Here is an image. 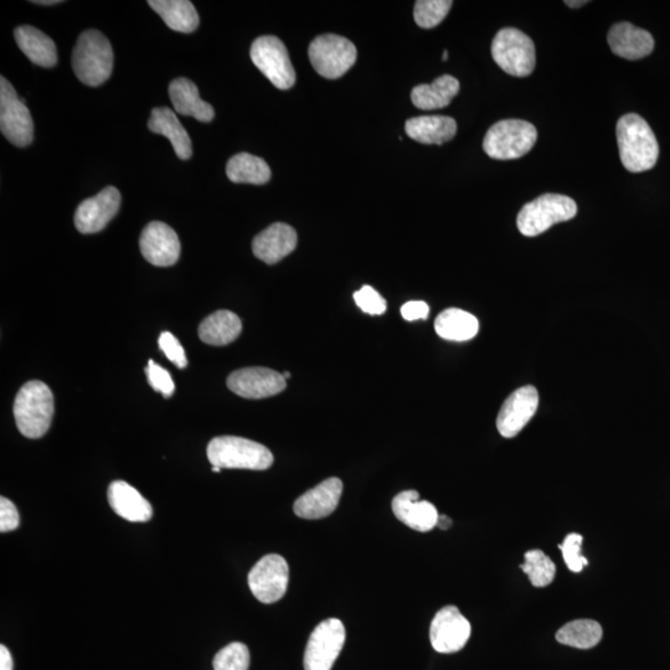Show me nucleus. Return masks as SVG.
<instances>
[{"instance_id":"nucleus-27","label":"nucleus","mask_w":670,"mask_h":670,"mask_svg":"<svg viewBox=\"0 0 670 670\" xmlns=\"http://www.w3.org/2000/svg\"><path fill=\"white\" fill-rule=\"evenodd\" d=\"M458 92L460 81L451 75H443L431 85L416 86L411 92V101L420 110H440L450 105Z\"/></svg>"},{"instance_id":"nucleus-20","label":"nucleus","mask_w":670,"mask_h":670,"mask_svg":"<svg viewBox=\"0 0 670 670\" xmlns=\"http://www.w3.org/2000/svg\"><path fill=\"white\" fill-rule=\"evenodd\" d=\"M393 512L395 517L416 532L427 533L437 527L438 515L434 504L420 501L416 491L401 492L394 498Z\"/></svg>"},{"instance_id":"nucleus-46","label":"nucleus","mask_w":670,"mask_h":670,"mask_svg":"<svg viewBox=\"0 0 670 670\" xmlns=\"http://www.w3.org/2000/svg\"><path fill=\"white\" fill-rule=\"evenodd\" d=\"M283 378H285L286 380H287V379H290V378H291V373H290V371H287V373L283 374Z\"/></svg>"},{"instance_id":"nucleus-44","label":"nucleus","mask_w":670,"mask_h":670,"mask_svg":"<svg viewBox=\"0 0 670 670\" xmlns=\"http://www.w3.org/2000/svg\"><path fill=\"white\" fill-rule=\"evenodd\" d=\"M33 3L39 4V5H56V4H60L61 2H60V0H43V2H40V0H35V2H33Z\"/></svg>"},{"instance_id":"nucleus-40","label":"nucleus","mask_w":670,"mask_h":670,"mask_svg":"<svg viewBox=\"0 0 670 670\" xmlns=\"http://www.w3.org/2000/svg\"><path fill=\"white\" fill-rule=\"evenodd\" d=\"M19 527L17 507L8 498H0V532L9 533Z\"/></svg>"},{"instance_id":"nucleus-38","label":"nucleus","mask_w":670,"mask_h":670,"mask_svg":"<svg viewBox=\"0 0 670 670\" xmlns=\"http://www.w3.org/2000/svg\"><path fill=\"white\" fill-rule=\"evenodd\" d=\"M146 374L149 385H151L154 390L158 391V393H161L164 398H170V396L173 395L175 384L172 376H170L166 369L159 367L153 360H149Z\"/></svg>"},{"instance_id":"nucleus-28","label":"nucleus","mask_w":670,"mask_h":670,"mask_svg":"<svg viewBox=\"0 0 670 670\" xmlns=\"http://www.w3.org/2000/svg\"><path fill=\"white\" fill-rule=\"evenodd\" d=\"M148 4L174 32L190 34L199 27L197 9L189 0H149Z\"/></svg>"},{"instance_id":"nucleus-43","label":"nucleus","mask_w":670,"mask_h":670,"mask_svg":"<svg viewBox=\"0 0 670 670\" xmlns=\"http://www.w3.org/2000/svg\"><path fill=\"white\" fill-rule=\"evenodd\" d=\"M452 525V520L447 517V515H440L438 517L437 527L443 530L450 528Z\"/></svg>"},{"instance_id":"nucleus-9","label":"nucleus","mask_w":670,"mask_h":670,"mask_svg":"<svg viewBox=\"0 0 670 670\" xmlns=\"http://www.w3.org/2000/svg\"><path fill=\"white\" fill-rule=\"evenodd\" d=\"M252 63L277 89H291L296 82V72L285 44L276 36H260L251 46Z\"/></svg>"},{"instance_id":"nucleus-32","label":"nucleus","mask_w":670,"mask_h":670,"mask_svg":"<svg viewBox=\"0 0 670 670\" xmlns=\"http://www.w3.org/2000/svg\"><path fill=\"white\" fill-rule=\"evenodd\" d=\"M602 627L599 622L592 620H576L566 623L556 633V639L565 646L590 649L601 642Z\"/></svg>"},{"instance_id":"nucleus-13","label":"nucleus","mask_w":670,"mask_h":670,"mask_svg":"<svg viewBox=\"0 0 670 670\" xmlns=\"http://www.w3.org/2000/svg\"><path fill=\"white\" fill-rule=\"evenodd\" d=\"M471 632V623L456 606L443 607L431 623L432 647L438 653H456L465 648Z\"/></svg>"},{"instance_id":"nucleus-18","label":"nucleus","mask_w":670,"mask_h":670,"mask_svg":"<svg viewBox=\"0 0 670 670\" xmlns=\"http://www.w3.org/2000/svg\"><path fill=\"white\" fill-rule=\"evenodd\" d=\"M343 493V482L339 478H329L309 489L297 499L293 510L302 519H322L337 509Z\"/></svg>"},{"instance_id":"nucleus-1","label":"nucleus","mask_w":670,"mask_h":670,"mask_svg":"<svg viewBox=\"0 0 670 670\" xmlns=\"http://www.w3.org/2000/svg\"><path fill=\"white\" fill-rule=\"evenodd\" d=\"M620 157L628 172L642 173L656 166L659 146L656 134L636 113L620 118L616 128Z\"/></svg>"},{"instance_id":"nucleus-30","label":"nucleus","mask_w":670,"mask_h":670,"mask_svg":"<svg viewBox=\"0 0 670 670\" xmlns=\"http://www.w3.org/2000/svg\"><path fill=\"white\" fill-rule=\"evenodd\" d=\"M436 333L451 342H467L479 331L478 319L473 314L458 308H448L438 314L435 322Z\"/></svg>"},{"instance_id":"nucleus-5","label":"nucleus","mask_w":670,"mask_h":670,"mask_svg":"<svg viewBox=\"0 0 670 670\" xmlns=\"http://www.w3.org/2000/svg\"><path fill=\"white\" fill-rule=\"evenodd\" d=\"M577 205L566 195L544 194L525 204L520 210L517 225L524 236L534 237L548 231L551 226L574 219Z\"/></svg>"},{"instance_id":"nucleus-47","label":"nucleus","mask_w":670,"mask_h":670,"mask_svg":"<svg viewBox=\"0 0 670 670\" xmlns=\"http://www.w3.org/2000/svg\"><path fill=\"white\" fill-rule=\"evenodd\" d=\"M442 60H443V61H447V60H448V51H445V53H443Z\"/></svg>"},{"instance_id":"nucleus-22","label":"nucleus","mask_w":670,"mask_h":670,"mask_svg":"<svg viewBox=\"0 0 670 670\" xmlns=\"http://www.w3.org/2000/svg\"><path fill=\"white\" fill-rule=\"evenodd\" d=\"M108 503L117 515L132 523H147L153 517L151 503L136 488L123 481L111 483Z\"/></svg>"},{"instance_id":"nucleus-17","label":"nucleus","mask_w":670,"mask_h":670,"mask_svg":"<svg viewBox=\"0 0 670 670\" xmlns=\"http://www.w3.org/2000/svg\"><path fill=\"white\" fill-rule=\"evenodd\" d=\"M141 252L149 264L169 267L177 264L180 241L177 233L161 221H153L144 228L139 240Z\"/></svg>"},{"instance_id":"nucleus-25","label":"nucleus","mask_w":670,"mask_h":670,"mask_svg":"<svg viewBox=\"0 0 670 670\" xmlns=\"http://www.w3.org/2000/svg\"><path fill=\"white\" fill-rule=\"evenodd\" d=\"M14 38L17 40L20 50L33 64L46 67H54L58 64V51L54 40L39 29L22 25L15 29Z\"/></svg>"},{"instance_id":"nucleus-31","label":"nucleus","mask_w":670,"mask_h":670,"mask_svg":"<svg viewBox=\"0 0 670 670\" xmlns=\"http://www.w3.org/2000/svg\"><path fill=\"white\" fill-rule=\"evenodd\" d=\"M226 175L233 183L262 185L270 182L271 169L264 159L239 153L228 162Z\"/></svg>"},{"instance_id":"nucleus-29","label":"nucleus","mask_w":670,"mask_h":670,"mask_svg":"<svg viewBox=\"0 0 670 670\" xmlns=\"http://www.w3.org/2000/svg\"><path fill=\"white\" fill-rule=\"evenodd\" d=\"M241 319L230 311H218L205 318L199 327V337L205 344L223 347L239 338Z\"/></svg>"},{"instance_id":"nucleus-7","label":"nucleus","mask_w":670,"mask_h":670,"mask_svg":"<svg viewBox=\"0 0 670 670\" xmlns=\"http://www.w3.org/2000/svg\"><path fill=\"white\" fill-rule=\"evenodd\" d=\"M357 54L352 41L334 34L318 36L308 49L313 69L329 80L347 74L357 61Z\"/></svg>"},{"instance_id":"nucleus-33","label":"nucleus","mask_w":670,"mask_h":670,"mask_svg":"<svg viewBox=\"0 0 670 670\" xmlns=\"http://www.w3.org/2000/svg\"><path fill=\"white\" fill-rule=\"evenodd\" d=\"M525 563L520 565L534 587H546L554 581L556 566L553 560L541 550H530L524 555Z\"/></svg>"},{"instance_id":"nucleus-10","label":"nucleus","mask_w":670,"mask_h":670,"mask_svg":"<svg viewBox=\"0 0 670 670\" xmlns=\"http://www.w3.org/2000/svg\"><path fill=\"white\" fill-rule=\"evenodd\" d=\"M0 130L14 146L24 148L33 143V117L4 76L0 77Z\"/></svg>"},{"instance_id":"nucleus-39","label":"nucleus","mask_w":670,"mask_h":670,"mask_svg":"<svg viewBox=\"0 0 670 670\" xmlns=\"http://www.w3.org/2000/svg\"><path fill=\"white\" fill-rule=\"evenodd\" d=\"M159 348L166 357L179 369L187 368L188 360L185 355L184 348L179 340L174 337L172 333L164 332L159 337Z\"/></svg>"},{"instance_id":"nucleus-12","label":"nucleus","mask_w":670,"mask_h":670,"mask_svg":"<svg viewBox=\"0 0 670 670\" xmlns=\"http://www.w3.org/2000/svg\"><path fill=\"white\" fill-rule=\"evenodd\" d=\"M290 569L281 555L270 554L264 556L249 574V587L262 603H275L285 596Z\"/></svg>"},{"instance_id":"nucleus-14","label":"nucleus","mask_w":670,"mask_h":670,"mask_svg":"<svg viewBox=\"0 0 670 670\" xmlns=\"http://www.w3.org/2000/svg\"><path fill=\"white\" fill-rule=\"evenodd\" d=\"M121 206V193L107 187L95 197L82 201L75 213V226L81 234H96L115 218Z\"/></svg>"},{"instance_id":"nucleus-21","label":"nucleus","mask_w":670,"mask_h":670,"mask_svg":"<svg viewBox=\"0 0 670 670\" xmlns=\"http://www.w3.org/2000/svg\"><path fill=\"white\" fill-rule=\"evenodd\" d=\"M612 53L627 60L646 58L654 49V39L647 30L631 23L613 25L607 36Z\"/></svg>"},{"instance_id":"nucleus-8","label":"nucleus","mask_w":670,"mask_h":670,"mask_svg":"<svg viewBox=\"0 0 670 670\" xmlns=\"http://www.w3.org/2000/svg\"><path fill=\"white\" fill-rule=\"evenodd\" d=\"M492 56L507 74L525 77L535 69L536 56L533 40L515 28L502 29L493 39Z\"/></svg>"},{"instance_id":"nucleus-45","label":"nucleus","mask_w":670,"mask_h":670,"mask_svg":"<svg viewBox=\"0 0 670 670\" xmlns=\"http://www.w3.org/2000/svg\"><path fill=\"white\" fill-rule=\"evenodd\" d=\"M586 3L587 2H585V0H581V2H570V0H568V2H565V4L569 5L570 8H580L582 7V5H585Z\"/></svg>"},{"instance_id":"nucleus-11","label":"nucleus","mask_w":670,"mask_h":670,"mask_svg":"<svg viewBox=\"0 0 670 670\" xmlns=\"http://www.w3.org/2000/svg\"><path fill=\"white\" fill-rule=\"evenodd\" d=\"M345 643V627L338 618L319 623L308 639L304 669L331 670Z\"/></svg>"},{"instance_id":"nucleus-23","label":"nucleus","mask_w":670,"mask_h":670,"mask_svg":"<svg viewBox=\"0 0 670 670\" xmlns=\"http://www.w3.org/2000/svg\"><path fill=\"white\" fill-rule=\"evenodd\" d=\"M169 97L179 115L194 117L204 123L214 120L213 106L200 99L198 87L193 81L185 77L172 81L169 85Z\"/></svg>"},{"instance_id":"nucleus-3","label":"nucleus","mask_w":670,"mask_h":670,"mask_svg":"<svg viewBox=\"0 0 670 670\" xmlns=\"http://www.w3.org/2000/svg\"><path fill=\"white\" fill-rule=\"evenodd\" d=\"M54 411V395L43 381H29L14 401L18 430L28 438H40L49 431Z\"/></svg>"},{"instance_id":"nucleus-24","label":"nucleus","mask_w":670,"mask_h":670,"mask_svg":"<svg viewBox=\"0 0 670 670\" xmlns=\"http://www.w3.org/2000/svg\"><path fill=\"white\" fill-rule=\"evenodd\" d=\"M148 128L153 133L167 137L172 143L178 158L187 161L193 156L192 139L178 120L177 115L170 108H153L151 118L148 121Z\"/></svg>"},{"instance_id":"nucleus-6","label":"nucleus","mask_w":670,"mask_h":670,"mask_svg":"<svg viewBox=\"0 0 670 670\" xmlns=\"http://www.w3.org/2000/svg\"><path fill=\"white\" fill-rule=\"evenodd\" d=\"M538 131L532 123L522 120H504L489 128L484 137L483 149L498 161L518 159L532 151Z\"/></svg>"},{"instance_id":"nucleus-48","label":"nucleus","mask_w":670,"mask_h":670,"mask_svg":"<svg viewBox=\"0 0 670 670\" xmlns=\"http://www.w3.org/2000/svg\"><path fill=\"white\" fill-rule=\"evenodd\" d=\"M220 471H221V468L213 466V472L219 473Z\"/></svg>"},{"instance_id":"nucleus-2","label":"nucleus","mask_w":670,"mask_h":670,"mask_svg":"<svg viewBox=\"0 0 670 670\" xmlns=\"http://www.w3.org/2000/svg\"><path fill=\"white\" fill-rule=\"evenodd\" d=\"M113 60L115 55L106 36L99 30H86L72 53V70L82 84L97 87L110 79Z\"/></svg>"},{"instance_id":"nucleus-36","label":"nucleus","mask_w":670,"mask_h":670,"mask_svg":"<svg viewBox=\"0 0 670 670\" xmlns=\"http://www.w3.org/2000/svg\"><path fill=\"white\" fill-rule=\"evenodd\" d=\"M582 541H584L582 535L571 533L566 536L564 543L559 545V549L563 551L565 563L572 572H581L589 564L585 556L581 555Z\"/></svg>"},{"instance_id":"nucleus-15","label":"nucleus","mask_w":670,"mask_h":670,"mask_svg":"<svg viewBox=\"0 0 670 670\" xmlns=\"http://www.w3.org/2000/svg\"><path fill=\"white\" fill-rule=\"evenodd\" d=\"M283 374L267 368H245L234 371L228 378V388L245 399H265L286 389Z\"/></svg>"},{"instance_id":"nucleus-19","label":"nucleus","mask_w":670,"mask_h":670,"mask_svg":"<svg viewBox=\"0 0 670 670\" xmlns=\"http://www.w3.org/2000/svg\"><path fill=\"white\" fill-rule=\"evenodd\" d=\"M296 247V230L283 223L268 226L252 241L254 255L267 265L277 264L295 251Z\"/></svg>"},{"instance_id":"nucleus-26","label":"nucleus","mask_w":670,"mask_h":670,"mask_svg":"<svg viewBox=\"0 0 670 670\" xmlns=\"http://www.w3.org/2000/svg\"><path fill=\"white\" fill-rule=\"evenodd\" d=\"M407 136L422 144H441L451 141L457 133V123L447 116H422L406 122Z\"/></svg>"},{"instance_id":"nucleus-42","label":"nucleus","mask_w":670,"mask_h":670,"mask_svg":"<svg viewBox=\"0 0 670 670\" xmlns=\"http://www.w3.org/2000/svg\"><path fill=\"white\" fill-rule=\"evenodd\" d=\"M14 663L9 649L2 644L0 646V670H13Z\"/></svg>"},{"instance_id":"nucleus-34","label":"nucleus","mask_w":670,"mask_h":670,"mask_svg":"<svg viewBox=\"0 0 670 670\" xmlns=\"http://www.w3.org/2000/svg\"><path fill=\"white\" fill-rule=\"evenodd\" d=\"M452 5L451 0H419L415 4V22L420 28H435L447 17Z\"/></svg>"},{"instance_id":"nucleus-37","label":"nucleus","mask_w":670,"mask_h":670,"mask_svg":"<svg viewBox=\"0 0 670 670\" xmlns=\"http://www.w3.org/2000/svg\"><path fill=\"white\" fill-rule=\"evenodd\" d=\"M354 301L363 312L370 316H380L386 311V301L373 287L364 286L354 293Z\"/></svg>"},{"instance_id":"nucleus-41","label":"nucleus","mask_w":670,"mask_h":670,"mask_svg":"<svg viewBox=\"0 0 670 670\" xmlns=\"http://www.w3.org/2000/svg\"><path fill=\"white\" fill-rule=\"evenodd\" d=\"M430 308L425 302L412 301L407 302L401 307V316L407 322L419 321L429 317Z\"/></svg>"},{"instance_id":"nucleus-16","label":"nucleus","mask_w":670,"mask_h":670,"mask_svg":"<svg viewBox=\"0 0 670 670\" xmlns=\"http://www.w3.org/2000/svg\"><path fill=\"white\" fill-rule=\"evenodd\" d=\"M539 406L538 390L532 385L523 386L515 390L507 400L504 401L497 419L499 434L505 438H512L528 425L533 419Z\"/></svg>"},{"instance_id":"nucleus-35","label":"nucleus","mask_w":670,"mask_h":670,"mask_svg":"<svg viewBox=\"0 0 670 670\" xmlns=\"http://www.w3.org/2000/svg\"><path fill=\"white\" fill-rule=\"evenodd\" d=\"M213 667L214 670H249V648L244 643H230L216 654Z\"/></svg>"},{"instance_id":"nucleus-4","label":"nucleus","mask_w":670,"mask_h":670,"mask_svg":"<svg viewBox=\"0 0 670 670\" xmlns=\"http://www.w3.org/2000/svg\"><path fill=\"white\" fill-rule=\"evenodd\" d=\"M208 460L214 467L265 471L272 466L273 455L259 442L236 436H220L208 446Z\"/></svg>"}]
</instances>
